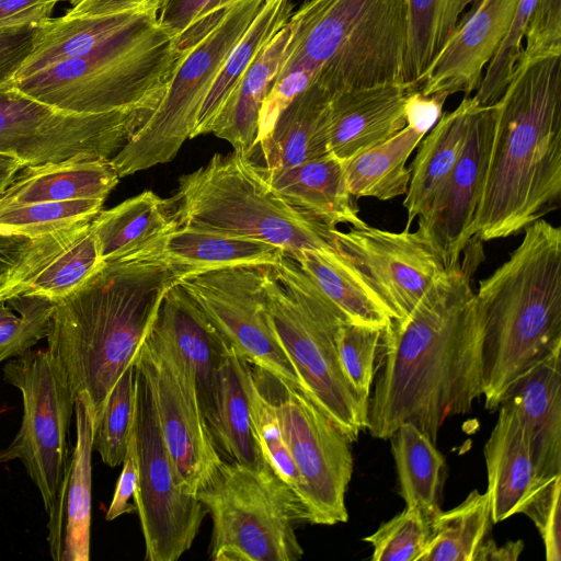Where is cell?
<instances>
[{"mask_svg": "<svg viewBox=\"0 0 561 561\" xmlns=\"http://www.w3.org/2000/svg\"><path fill=\"white\" fill-rule=\"evenodd\" d=\"M424 136L407 125L385 142L342 163L350 193L380 201L405 195L411 176L407 162Z\"/></svg>", "mask_w": 561, "mask_h": 561, "instance_id": "8d00e7d4", "label": "cell"}, {"mask_svg": "<svg viewBox=\"0 0 561 561\" xmlns=\"http://www.w3.org/2000/svg\"><path fill=\"white\" fill-rule=\"evenodd\" d=\"M215 446L222 459L253 468L268 465L254 432L233 347L219 371Z\"/></svg>", "mask_w": 561, "mask_h": 561, "instance_id": "ab89813d", "label": "cell"}, {"mask_svg": "<svg viewBox=\"0 0 561 561\" xmlns=\"http://www.w3.org/2000/svg\"><path fill=\"white\" fill-rule=\"evenodd\" d=\"M351 322L386 329L392 318L357 271L335 250H302L291 257Z\"/></svg>", "mask_w": 561, "mask_h": 561, "instance_id": "836d02e7", "label": "cell"}, {"mask_svg": "<svg viewBox=\"0 0 561 561\" xmlns=\"http://www.w3.org/2000/svg\"><path fill=\"white\" fill-rule=\"evenodd\" d=\"M253 369L259 386L274 405L300 474V501L307 523H345V493L353 472L352 443L301 388L254 366Z\"/></svg>", "mask_w": 561, "mask_h": 561, "instance_id": "4fadbf2b", "label": "cell"}, {"mask_svg": "<svg viewBox=\"0 0 561 561\" xmlns=\"http://www.w3.org/2000/svg\"><path fill=\"white\" fill-rule=\"evenodd\" d=\"M91 221L81 220L30 242L0 277V300L42 295L58 300L77 289L101 264Z\"/></svg>", "mask_w": 561, "mask_h": 561, "instance_id": "d6986e66", "label": "cell"}, {"mask_svg": "<svg viewBox=\"0 0 561 561\" xmlns=\"http://www.w3.org/2000/svg\"><path fill=\"white\" fill-rule=\"evenodd\" d=\"M60 0H0V27L39 24L51 18Z\"/></svg>", "mask_w": 561, "mask_h": 561, "instance_id": "f5cc1de1", "label": "cell"}, {"mask_svg": "<svg viewBox=\"0 0 561 561\" xmlns=\"http://www.w3.org/2000/svg\"><path fill=\"white\" fill-rule=\"evenodd\" d=\"M537 0H519L510 31L485 68L473 95L480 105H491L504 93L522 54V41Z\"/></svg>", "mask_w": 561, "mask_h": 561, "instance_id": "7dc6e473", "label": "cell"}, {"mask_svg": "<svg viewBox=\"0 0 561 561\" xmlns=\"http://www.w3.org/2000/svg\"><path fill=\"white\" fill-rule=\"evenodd\" d=\"M176 227L169 199L145 191L91 221L102 262L127 256Z\"/></svg>", "mask_w": 561, "mask_h": 561, "instance_id": "1f68e13d", "label": "cell"}, {"mask_svg": "<svg viewBox=\"0 0 561 561\" xmlns=\"http://www.w3.org/2000/svg\"><path fill=\"white\" fill-rule=\"evenodd\" d=\"M417 89L405 82H388L332 94L330 153L344 163L393 137L407 126V101Z\"/></svg>", "mask_w": 561, "mask_h": 561, "instance_id": "603a6c76", "label": "cell"}, {"mask_svg": "<svg viewBox=\"0 0 561 561\" xmlns=\"http://www.w3.org/2000/svg\"><path fill=\"white\" fill-rule=\"evenodd\" d=\"M524 37L519 60L561 56V0H537Z\"/></svg>", "mask_w": 561, "mask_h": 561, "instance_id": "c3c4849f", "label": "cell"}, {"mask_svg": "<svg viewBox=\"0 0 561 561\" xmlns=\"http://www.w3.org/2000/svg\"><path fill=\"white\" fill-rule=\"evenodd\" d=\"M478 104L473 96H465L455 110L442 113L417 145L403 202L408 214L405 228H410L413 219L428 211L444 186L461 154L470 118Z\"/></svg>", "mask_w": 561, "mask_h": 561, "instance_id": "f1b7e54d", "label": "cell"}, {"mask_svg": "<svg viewBox=\"0 0 561 561\" xmlns=\"http://www.w3.org/2000/svg\"><path fill=\"white\" fill-rule=\"evenodd\" d=\"M265 311L302 391L353 443L366 430L368 407L343 371L336 333L346 317L291 257L265 267Z\"/></svg>", "mask_w": 561, "mask_h": 561, "instance_id": "ba28073f", "label": "cell"}, {"mask_svg": "<svg viewBox=\"0 0 561 561\" xmlns=\"http://www.w3.org/2000/svg\"><path fill=\"white\" fill-rule=\"evenodd\" d=\"M178 226L256 239L293 257L302 250L335 249L331 228L308 218L274 190L260 164L239 152L217 153L182 175L168 198Z\"/></svg>", "mask_w": 561, "mask_h": 561, "instance_id": "52a82bcc", "label": "cell"}, {"mask_svg": "<svg viewBox=\"0 0 561 561\" xmlns=\"http://www.w3.org/2000/svg\"><path fill=\"white\" fill-rule=\"evenodd\" d=\"M118 180L110 160H68L25 167L0 194V207L71 199L105 201Z\"/></svg>", "mask_w": 561, "mask_h": 561, "instance_id": "f546056e", "label": "cell"}, {"mask_svg": "<svg viewBox=\"0 0 561 561\" xmlns=\"http://www.w3.org/2000/svg\"><path fill=\"white\" fill-rule=\"evenodd\" d=\"M140 353L150 373L160 430L180 484L184 493L195 497L222 458L202 413L194 379L179 354L151 328Z\"/></svg>", "mask_w": 561, "mask_h": 561, "instance_id": "2e32d148", "label": "cell"}, {"mask_svg": "<svg viewBox=\"0 0 561 561\" xmlns=\"http://www.w3.org/2000/svg\"><path fill=\"white\" fill-rule=\"evenodd\" d=\"M495 104L473 237L516 236L561 203V56L518 60Z\"/></svg>", "mask_w": 561, "mask_h": 561, "instance_id": "3957f363", "label": "cell"}, {"mask_svg": "<svg viewBox=\"0 0 561 561\" xmlns=\"http://www.w3.org/2000/svg\"><path fill=\"white\" fill-rule=\"evenodd\" d=\"M465 259L446 268L413 310L381 337L382 362L368 400L369 434L389 439L410 422L436 444L445 421L482 396L481 319L471 278L483 260L472 238Z\"/></svg>", "mask_w": 561, "mask_h": 561, "instance_id": "6da1fadb", "label": "cell"}, {"mask_svg": "<svg viewBox=\"0 0 561 561\" xmlns=\"http://www.w3.org/2000/svg\"><path fill=\"white\" fill-rule=\"evenodd\" d=\"M39 24L0 27V89L11 85L16 72L31 54Z\"/></svg>", "mask_w": 561, "mask_h": 561, "instance_id": "f907efd6", "label": "cell"}, {"mask_svg": "<svg viewBox=\"0 0 561 561\" xmlns=\"http://www.w3.org/2000/svg\"><path fill=\"white\" fill-rule=\"evenodd\" d=\"M265 267L240 265L186 273L178 283L242 358L255 368L301 388L267 319Z\"/></svg>", "mask_w": 561, "mask_h": 561, "instance_id": "9a60e30c", "label": "cell"}, {"mask_svg": "<svg viewBox=\"0 0 561 561\" xmlns=\"http://www.w3.org/2000/svg\"><path fill=\"white\" fill-rule=\"evenodd\" d=\"M195 497L211 518V560L302 558L296 526L307 523L305 510L270 465L253 468L222 459Z\"/></svg>", "mask_w": 561, "mask_h": 561, "instance_id": "9c48e42d", "label": "cell"}, {"mask_svg": "<svg viewBox=\"0 0 561 561\" xmlns=\"http://www.w3.org/2000/svg\"><path fill=\"white\" fill-rule=\"evenodd\" d=\"M3 380L22 394L23 416L12 442L0 449V465L20 459L53 517L68 473V432L73 392L47 348L27 350L9 359Z\"/></svg>", "mask_w": 561, "mask_h": 561, "instance_id": "8fae6325", "label": "cell"}, {"mask_svg": "<svg viewBox=\"0 0 561 561\" xmlns=\"http://www.w3.org/2000/svg\"><path fill=\"white\" fill-rule=\"evenodd\" d=\"M163 251L186 273L240 265L267 266L285 255L279 248L256 239L183 226L165 234Z\"/></svg>", "mask_w": 561, "mask_h": 561, "instance_id": "d6a6232c", "label": "cell"}, {"mask_svg": "<svg viewBox=\"0 0 561 561\" xmlns=\"http://www.w3.org/2000/svg\"><path fill=\"white\" fill-rule=\"evenodd\" d=\"M383 330L345 320L336 333V347L343 371L351 387L367 407Z\"/></svg>", "mask_w": 561, "mask_h": 561, "instance_id": "bcb514c9", "label": "cell"}, {"mask_svg": "<svg viewBox=\"0 0 561 561\" xmlns=\"http://www.w3.org/2000/svg\"><path fill=\"white\" fill-rule=\"evenodd\" d=\"M277 75L302 69L331 95L403 82L405 0H306Z\"/></svg>", "mask_w": 561, "mask_h": 561, "instance_id": "5b68a950", "label": "cell"}, {"mask_svg": "<svg viewBox=\"0 0 561 561\" xmlns=\"http://www.w3.org/2000/svg\"><path fill=\"white\" fill-rule=\"evenodd\" d=\"M55 300L18 295L0 300V363L31 350L46 339Z\"/></svg>", "mask_w": 561, "mask_h": 561, "instance_id": "ee69618b", "label": "cell"}, {"mask_svg": "<svg viewBox=\"0 0 561 561\" xmlns=\"http://www.w3.org/2000/svg\"><path fill=\"white\" fill-rule=\"evenodd\" d=\"M165 1L138 0L102 12L64 14L42 22L33 49L14 79L60 60L89 55L156 23Z\"/></svg>", "mask_w": 561, "mask_h": 561, "instance_id": "7402d4cb", "label": "cell"}, {"mask_svg": "<svg viewBox=\"0 0 561 561\" xmlns=\"http://www.w3.org/2000/svg\"><path fill=\"white\" fill-rule=\"evenodd\" d=\"M135 388L138 484L133 499L145 540V560L176 561L191 549L207 512L182 490L160 430L152 381L140 350L135 362Z\"/></svg>", "mask_w": 561, "mask_h": 561, "instance_id": "7c38bea8", "label": "cell"}, {"mask_svg": "<svg viewBox=\"0 0 561 561\" xmlns=\"http://www.w3.org/2000/svg\"><path fill=\"white\" fill-rule=\"evenodd\" d=\"M122 465L123 469L105 515V518L108 522L114 520L124 514L136 512L135 505L129 503V500L135 495L138 484V463L134 426Z\"/></svg>", "mask_w": 561, "mask_h": 561, "instance_id": "816d5d0a", "label": "cell"}, {"mask_svg": "<svg viewBox=\"0 0 561 561\" xmlns=\"http://www.w3.org/2000/svg\"><path fill=\"white\" fill-rule=\"evenodd\" d=\"M255 435L273 471L295 492L299 502L302 481L284 439L273 403L259 386L253 366L234 351Z\"/></svg>", "mask_w": 561, "mask_h": 561, "instance_id": "60d3db41", "label": "cell"}, {"mask_svg": "<svg viewBox=\"0 0 561 561\" xmlns=\"http://www.w3.org/2000/svg\"><path fill=\"white\" fill-rule=\"evenodd\" d=\"M519 0H476L419 88L423 95L477 91L483 70L506 37Z\"/></svg>", "mask_w": 561, "mask_h": 561, "instance_id": "44dd1931", "label": "cell"}, {"mask_svg": "<svg viewBox=\"0 0 561 561\" xmlns=\"http://www.w3.org/2000/svg\"><path fill=\"white\" fill-rule=\"evenodd\" d=\"M135 362L116 381L94 426L93 450L111 468L122 465L134 426Z\"/></svg>", "mask_w": 561, "mask_h": 561, "instance_id": "7bdbcfd3", "label": "cell"}, {"mask_svg": "<svg viewBox=\"0 0 561 561\" xmlns=\"http://www.w3.org/2000/svg\"><path fill=\"white\" fill-rule=\"evenodd\" d=\"M331 94L312 84L279 114L271 131L254 148L267 170H279L324 157L329 151Z\"/></svg>", "mask_w": 561, "mask_h": 561, "instance_id": "83f0119b", "label": "cell"}, {"mask_svg": "<svg viewBox=\"0 0 561 561\" xmlns=\"http://www.w3.org/2000/svg\"><path fill=\"white\" fill-rule=\"evenodd\" d=\"M561 476L542 488L523 510L537 527L548 561L561 560Z\"/></svg>", "mask_w": 561, "mask_h": 561, "instance_id": "681fc988", "label": "cell"}, {"mask_svg": "<svg viewBox=\"0 0 561 561\" xmlns=\"http://www.w3.org/2000/svg\"><path fill=\"white\" fill-rule=\"evenodd\" d=\"M103 199L42 202L0 207V233L35 239L81 220H92Z\"/></svg>", "mask_w": 561, "mask_h": 561, "instance_id": "b9f144b4", "label": "cell"}, {"mask_svg": "<svg viewBox=\"0 0 561 561\" xmlns=\"http://www.w3.org/2000/svg\"><path fill=\"white\" fill-rule=\"evenodd\" d=\"M237 0H209L185 32L175 39L176 48L187 53L220 22Z\"/></svg>", "mask_w": 561, "mask_h": 561, "instance_id": "db71d44e", "label": "cell"}, {"mask_svg": "<svg viewBox=\"0 0 561 561\" xmlns=\"http://www.w3.org/2000/svg\"><path fill=\"white\" fill-rule=\"evenodd\" d=\"M165 234L102 262L77 289L55 300L47 350L75 399L88 404L93 427L116 381L137 358L164 293L186 274L164 254Z\"/></svg>", "mask_w": 561, "mask_h": 561, "instance_id": "7a4b0ae2", "label": "cell"}, {"mask_svg": "<svg viewBox=\"0 0 561 561\" xmlns=\"http://www.w3.org/2000/svg\"><path fill=\"white\" fill-rule=\"evenodd\" d=\"M445 94L423 95L420 90H414L408 98L405 105L407 125L427 134L442 115Z\"/></svg>", "mask_w": 561, "mask_h": 561, "instance_id": "11a10c76", "label": "cell"}, {"mask_svg": "<svg viewBox=\"0 0 561 561\" xmlns=\"http://www.w3.org/2000/svg\"><path fill=\"white\" fill-rule=\"evenodd\" d=\"M289 37L287 22L244 72L211 128V134L229 142L233 151L250 159L256 144L260 112L280 68Z\"/></svg>", "mask_w": 561, "mask_h": 561, "instance_id": "4dcf8cb0", "label": "cell"}, {"mask_svg": "<svg viewBox=\"0 0 561 561\" xmlns=\"http://www.w3.org/2000/svg\"><path fill=\"white\" fill-rule=\"evenodd\" d=\"M181 56L174 33L159 20L89 55L14 79L11 85L66 112L122 111L145 121L161 100Z\"/></svg>", "mask_w": 561, "mask_h": 561, "instance_id": "8992f818", "label": "cell"}, {"mask_svg": "<svg viewBox=\"0 0 561 561\" xmlns=\"http://www.w3.org/2000/svg\"><path fill=\"white\" fill-rule=\"evenodd\" d=\"M497 410V421L483 448L494 524L522 513L547 485L537 478L528 433L519 414L507 403Z\"/></svg>", "mask_w": 561, "mask_h": 561, "instance_id": "cb8c5ba5", "label": "cell"}, {"mask_svg": "<svg viewBox=\"0 0 561 561\" xmlns=\"http://www.w3.org/2000/svg\"><path fill=\"white\" fill-rule=\"evenodd\" d=\"M77 440L61 488L58 507L48 520L54 560L90 559L93 420L84 400L75 402Z\"/></svg>", "mask_w": 561, "mask_h": 561, "instance_id": "484cf974", "label": "cell"}, {"mask_svg": "<svg viewBox=\"0 0 561 561\" xmlns=\"http://www.w3.org/2000/svg\"><path fill=\"white\" fill-rule=\"evenodd\" d=\"M294 12L293 0H265L255 20L228 56L216 77L198 114L192 138L211 133L213 125L240 79L289 21Z\"/></svg>", "mask_w": 561, "mask_h": 561, "instance_id": "d590c367", "label": "cell"}, {"mask_svg": "<svg viewBox=\"0 0 561 561\" xmlns=\"http://www.w3.org/2000/svg\"><path fill=\"white\" fill-rule=\"evenodd\" d=\"M431 537V519L408 507L363 538L373 547V561H417Z\"/></svg>", "mask_w": 561, "mask_h": 561, "instance_id": "f6af8a7d", "label": "cell"}, {"mask_svg": "<svg viewBox=\"0 0 561 561\" xmlns=\"http://www.w3.org/2000/svg\"><path fill=\"white\" fill-rule=\"evenodd\" d=\"M523 540L507 541L502 546L486 538L479 547L474 561H516L524 550Z\"/></svg>", "mask_w": 561, "mask_h": 561, "instance_id": "6f0895ef", "label": "cell"}, {"mask_svg": "<svg viewBox=\"0 0 561 561\" xmlns=\"http://www.w3.org/2000/svg\"><path fill=\"white\" fill-rule=\"evenodd\" d=\"M493 525L488 493L473 490L431 519V537L417 561H474Z\"/></svg>", "mask_w": 561, "mask_h": 561, "instance_id": "f35d334b", "label": "cell"}, {"mask_svg": "<svg viewBox=\"0 0 561 561\" xmlns=\"http://www.w3.org/2000/svg\"><path fill=\"white\" fill-rule=\"evenodd\" d=\"M261 168L280 197L308 218L331 228L367 225L347 188L342 163L331 153L290 168Z\"/></svg>", "mask_w": 561, "mask_h": 561, "instance_id": "4316f807", "label": "cell"}, {"mask_svg": "<svg viewBox=\"0 0 561 561\" xmlns=\"http://www.w3.org/2000/svg\"><path fill=\"white\" fill-rule=\"evenodd\" d=\"M399 493L405 506L432 519L440 510L446 461L430 437L410 422L402 423L389 438Z\"/></svg>", "mask_w": 561, "mask_h": 561, "instance_id": "e575fe53", "label": "cell"}, {"mask_svg": "<svg viewBox=\"0 0 561 561\" xmlns=\"http://www.w3.org/2000/svg\"><path fill=\"white\" fill-rule=\"evenodd\" d=\"M495 122V104L474 108L463 149L428 211L419 217L417 231L428 241L445 268L457 264L473 238Z\"/></svg>", "mask_w": 561, "mask_h": 561, "instance_id": "ac0fdd59", "label": "cell"}, {"mask_svg": "<svg viewBox=\"0 0 561 561\" xmlns=\"http://www.w3.org/2000/svg\"><path fill=\"white\" fill-rule=\"evenodd\" d=\"M150 328L173 347L191 373L215 444L219 371L232 346L178 282L164 293Z\"/></svg>", "mask_w": 561, "mask_h": 561, "instance_id": "ffe728a7", "label": "cell"}, {"mask_svg": "<svg viewBox=\"0 0 561 561\" xmlns=\"http://www.w3.org/2000/svg\"><path fill=\"white\" fill-rule=\"evenodd\" d=\"M524 231L518 247L474 294L482 396L491 412L523 376L561 351V229L539 219Z\"/></svg>", "mask_w": 561, "mask_h": 561, "instance_id": "277c9868", "label": "cell"}, {"mask_svg": "<svg viewBox=\"0 0 561 561\" xmlns=\"http://www.w3.org/2000/svg\"><path fill=\"white\" fill-rule=\"evenodd\" d=\"M28 242L26 237L0 233V277L18 261Z\"/></svg>", "mask_w": 561, "mask_h": 561, "instance_id": "680465c9", "label": "cell"}, {"mask_svg": "<svg viewBox=\"0 0 561 561\" xmlns=\"http://www.w3.org/2000/svg\"><path fill=\"white\" fill-rule=\"evenodd\" d=\"M130 112L70 113L9 85L0 89V154L35 167L110 160L142 124Z\"/></svg>", "mask_w": 561, "mask_h": 561, "instance_id": "5bb4252c", "label": "cell"}, {"mask_svg": "<svg viewBox=\"0 0 561 561\" xmlns=\"http://www.w3.org/2000/svg\"><path fill=\"white\" fill-rule=\"evenodd\" d=\"M21 163L11 156L0 154V194L21 170Z\"/></svg>", "mask_w": 561, "mask_h": 561, "instance_id": "91938a15", "label": "cell"}, {"mask_svg": "<svg viewBox=\"0 0 561 561\" xmlns=\"http://www.w3.org/2000/svg\"><path fill=\"white\" fill-rule=\"evenodd\" d=\"M392 232L365 225L334 232L335 250L357 271L388 309L404 319L446 270L420 231Z\"/></svg>", "mask_w": 561, "mask_h": 561, "instance_id": "e0dca14e", "label": "cell"}, {"mask_svg": "<svg viewBox=\"0 0 561 561\" xmlns=\"http://www.w3.org/2000/svg\"><path fill=\"white\" fill-rule=\"evenodd\" d=\"M264 2L237 0L210 33L182 53L157 106L110 159L119 178L171 161L192 138L216 77Z\"/></svg>", "mask_w": 561, "mask_h": 561, "instance_id": "30bf717a", "label": "cell"}, {"mask_svg": "<svg viewBox=\"0 0 561 561\" xmlns=\"http://www.w3.org/2000/svg\"><path fill=\"white\" fill-rule=\"evenodd\" d=\"M209 0H167L160 20L174 33L175 39L193 23Z\"/></svg>", "mask_w": 561, "mask_h": 561, "instance_id": "9f6ffc18", "label": "cell"}, {"mask_svg": "<svg viewBox=\"0 0 561 561\" xmlns=\"http://www.w3.org/2000/svg\"><path fill=\"white\" fill-rule=\"evenodd\" d=\"M476 0H405L403 82L420 88L428 68Z\"/></svg>", "mask_w": 561, "mask_h": 561, "instance_id": "74e56055", "label": "cell"}, {"mask_svg": "<svg viewBox=\"0 0 561 561\" xmlns=\"http://www.w3.org/2000/svg\"><path fill=\"white\" fill-rule=\"evenodd\" d=\"M502 403L512 405L526 427L539 482L561 476V351L523 376Z\"/></svg>", "mask_w": 561, "mask_h": 561, "instance_id": "d4e9b609", "label": "cell"}]
</instances>
